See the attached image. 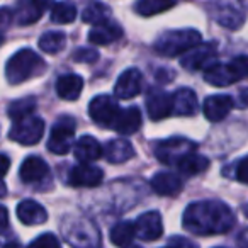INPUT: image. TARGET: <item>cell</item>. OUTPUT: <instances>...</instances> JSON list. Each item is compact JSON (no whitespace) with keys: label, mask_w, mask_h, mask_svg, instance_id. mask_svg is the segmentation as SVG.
<instances>
[{"label":"cell","mask_w":248,"mask_h":248,"mask_svg":"<svg viewBox=\"0 0 248 248\" xmlns=\"http://www.w3.org/2000/svg\"><path fill=\"white\" fill-rule=\"evenodd\" d=\"M184 228L194 234H223L236 223L230 206L219 201H199L187 206L182 217Z\"/></svg>","instance_id":"obj_1"},{"label":"cell","mask_w":248,"mask_h":248,"mask_svg":"<svg viewBox=\"0 0 248 248\" xmlns=\"http://www.w3.org/2000/svg\"><path fill=\"white\" fill-rule=\"evenodd\" d=\"M46 68V63L32 49H19L5 65V77L9 83H22L26 80L38 77Z\"/></svg>","instance_id":"obj_2"},{"label":"cell","mask_w":248,"mask_h":248,"mask_svg":"<svg viewBox=\"0 0 248 248\" xmlns=\"http://www.w3.org/2000/svg\"><path fill=\"white\" fill-rule=\"evenodd\" d=\"M201 45V32L196 29H173L160 34L155 41V51L162 56H179Z\"/></svg>","instance_id":"obj_3"},{"label":"cell","mask_w":248,"mask_h":248,"mask_svg":"<svg viewBox=\"0 0 248 248\" xmlns=\"http://www.w3.org/2000/svg\"><path fill=\"white\" fill-rule=\"evenodd\" d=\"M77 123L73 117L63 116L56 121L49 135L48 148L55 155H66L73 148V138H75Z\"/></svg>","instance_id":"obj_4"},{"label":"cell","mask_w":248,"mask_h":248,"mask_svg":"<svg viewBox=\"0 0 248 248\" xmlns=\"http://www.w3.org/2000/svg\"><path fill=\"white\" fill-rule=\"evenodd\" d=\"M197 148L196 143H192L190 140L186 138H170L158 141L155 145V156L165 165H177L184 156H187L189 153H194Z\"/></svg>","instance_id":"obj_5"},{"label":"cell","mask_w":248,"mask_h":248,"mask_svg":"<svg viewBox=\"0 0 248 248\" xmlns=\"http://www.w3.org/2000/svg\"><path fill=\"white\" fill-rule=\"evenodd\" d=\"M43 133H45V121L38 116H28L12 126L9 138L19 145L32 146L39 143V140L43 138Z\"/></svg>","instance_id":"obj_6"},{"label":"cell","mask_w":248,"mask_h":248,"mask_svg":"<svg viewBox=\"0 0 248 248\" xmlns=\"http://www.w3.org/2000/svg\"><path fill=\"white\" fill-rule=\"evenodd\" d=\"M119 110L121 109L117 102L110 95H97L89 104V114L93 119V123L109 129H112Z\"/></svg>","instance_id":"obj_7"},{"label":"cell","mask_w":248,"mask_h":248,"mask_svg":"<svg viewBox=\"0 0 248 248\" xmlns=\"http://www.w3.org/2000/svg\"><path fill=\"white\" fill-rule=\"evenodd\" d=\"M217 49L214 43L209 45H199L186 53L182 58V66L187 70H207L216 63Z\"/></svg>","instance_id":"obj_8"},{"label":"cell","mask_w":248,"mask_h":248,"mask_svg":"<svg viewBox=\"0 0 248 248\" xmlns=\"http://www.w3.org/2000/svg\"><path fill=\"white\" fill-rule=\"evenodd\" d=\"M135 233L145 241L158 240L163 234V223L162 216L156 211H148V213L141 214L135 223Z\"/></svg>","instance_id":"obj_9"},{"label":"cell","mask_w":248,"mask_h":248,"mask_svg":"<svg viewBox=\"0 0 248 248\" xmlns=\"http://www.w3.org/2000/svg\"><path fill=\"white\" fill-rule=\"evenodd\" d=\"M143 85V75L140 70L128 68L126 72L121 73L117 78L116 87H114V95L117 99H133L140 93Z\"/></svg>","instance_id":"obj_10"},{"label":"cell","mask_w":248,"mask_h":248,"mask_svg":"<svg viewBox=\"0 0 248 248\" xmlns=\"http://www.w3.org/2000/svg\"><path fill=\"white\" fill-rule=\"evenodd\" d=\"M104 179V172L90 163H80L70 170L68 184L73 187H97Z\"/></svg>","instance_id":"obj_11"},{"label":"cell","mask_w":248,"mask_h":248,"mask_svg":"<svg viewBox=\"0 0 248 248\" xmlns=\"http://www.w3.org/2000/svg\"><path fill=\"white\" fill-rule=\"evenodd\" d=\"M234 107V100L230 95H211L204 100V116L211 121V123H219L223 121L231 109Z\"/></svg>","instance_id":"obj_12"},{"label":"cell","mask_w":248,"mask_h":248,"mask_svg":"<svg viewBox=\"0 0 248 248\" xmlns=\"http://www.w3.org/2000/svg\"><path fill=\"white\" fill-rule=\"evenodd\" d=\"M49 0H21L16 9V21L21 26H29L39 21L48 7Z\"/></svg>","instance_id":"obj_13"},{"label":"cell","mask_w":248,"mask_h":248,"mask_svg":"<svg viewBox=\"0 0 248 248\" xmlns=\"http://www.w3.org/2000/svg\"><path fill=\"white\" fill-rule=\"evenodd\" d=\"M146 110L153 121H162L172 114V97L162 90H152L146 97Z\"/></svg>","instance_id":"obj_14"},{"label":"cell","mask_w":248,"mask_h":248,"mask_svg":"<svg viewBox=\"0 0 248 248\" xmlns=\"http://www.w3.org/2000/svg\"><path fill=\"white\" fill-rule=\"evenodd\" d=\"M141 126V112H140L138 107H128V109H121L119 114L116 117V123H114L112 129L119 135H133L136 133Z\"/></svg>","instance_id":"obj_15"},{"label":"cell","mask_w":248,"mask_h":248,"mask_svg":"<svg viewBox=\"0 0 248 248\" xmlns=\"http://www.w3.org/2000/svg\"><path fill=\"white\" fill-rule=\"evenodd\" d=\"M49 173V167L46 165V162L39 156H28L22 162L21 169H19V175L21 180L26 184H34L39 180L46 179Z\"/></svg>","instance_id":"obj_16"},{"label":"cell","mask_w":248,"mask_h":248,"mask_svg":"<svg viewBox=\"0 0 248 248\" xmlns=\"http://www.w3.org/2000/svg\"><path fill=\"white\" fill-rule=\"evenodd\" d=\"M17 217L21 223L28 224V226H36V224H43L46 219H48V213L46 209L41 206L39 202L31 199L22 201L17 206Z\"/></svg>","instance_id":"obj_17"},{"label":"cell","mask_w":248,"mask_h":248,"mask_svg":"<svg viewBox=\"0 0 248 248\" xmlns=\"http://www.w3.org/2000/svg\"><path fill=\"white\" fill-rule=\"evenodd\" d=\"M102 156L109 163H123L135 156V148L128 140H112L102 148Z\"/></svg>","instance_id":"obj_18"},{"label":"cell","mask_w":248,"mask_h":248,"mask_svg":"<svg viewBox=\"0 0 248 248\" xmlns=\"http://www.w3.org/2000/svg\"><path fill=\"white\" fill-rule=\"evenodd\" d=\"M197 110V95L192 89H179L172 95V114L192 116Z\"/></svg>","instance_id":"obj_19"},{"label":"cell","mask_w":248,"mask_h":248,"mask_svg":"<svg viewBox=\"0 0 248 248\" xmlns=\"http://www.w3.org/2000/svg\"><path fill=\"white\" fill-rule=\"evenodd\" d=\"M83 80L75 73H66L56 80V93L63 100H77L82 93Z\"/></svg>","instance_id":"obj_20"},{"label":"cell","mask_w":248,"mask_h":248,"mask_svg":"<svg viewBox=\"0 0 248 248\" xmlns=\"http://www.w3.org/2000/svg\"><path fill=\"white\" fill-rule=\"evenodd\" d=\"M123 36V29L117 22H102L99 26H93L89 32V39L93 45H110V43L117 41Z\"/></svg>","instance_id":"obj_21"},{"label":"cell","mask_w":248,"mask_h":248,"mask_svg":"<svg viewBox=\"0 0 248 248\" xmlns=\"http://www.w3.org/2000/svg\"><path fill=\"white\" fill-rule=\"evenodd\" d=\"M152 189L160 196H175L182 190V180L172 172H158L152 179Z\"/></svg>","instance_id":"obj_22"},{"label":"cell","mask_w":248,"mask_h":248,"mask_svg":"<svg viewBox=\"0 0 248 248\" xmlns=\"http://www.w3.org/2000/svg\"><path fill=\"white\" fill-rule=\"evenodd\" d=\"M204 80L214 87H228L236 82L238 78L233 70H231L230 63H226V65H223V63H214L213 66H209V68L206 70Z\"/></svg>","instance_id":"obj_23"},{"label":"cell","mask_w":248,"mask_h":248,"mask_svg":"<svg viewBox=\"0 0 248 248\" xmlns=\"http://www.w3.org/2000/svg\"><path fill=\"white\" fill-rule=\"evenodd\" d=\"M75 156L78 162L82 163H90L93 160L102 156V146L92 136H82L78 141L75 143Z\"/></svg>","instance_id":"obj_24"},{"label":"cell","mask_w":248,"mask_h":248,"mask_svg":"<svg viewBox=\"0 0 248 248\" xmlns=\"http://www.w3.org/2000/svg\"><path fill=\"white\" fill-rule=\"evenodd\" d=\"M213 17L217 24L228 29H240L245 24V14L231 5H221L213 11Z\"/></svg>","instance_id":"obj_25"},{"label":"cell","mask_w":248,"mask_h":248,"mask_svg":"<svg viewBox=\"0 0 248 248\" xmlns=\"http://www.w3.org/2000/svg\"><path fill=\"white\" fill-rule=\"evenodd\" d=\"M177 169L184 173V175H199V173L206 172L209 169V160L202 155H197L196 152L189 153L187 156H184L179 163H177Z\"/></svg>","instance_id":"obj_26"},{"label":"cell","mask_w":248,"mask_h":248,"mask_svg":"<svg viewBox=\"0 0 248 248\" xmlns=\"http://www.w3.org/2000/svg\"><path fill=\"white\" fill-rule=\"evenodd\" d=\"M135 236H136L135 223H129V221L117 223L116 226L110 230V241L119 248H129L133 245Z\"/></svg>","instance_id":"obj_27"},{"label":"cell","mask_w":248,"mask_h":248,"mask_svg":"<svg viewBox=\"0 0 248 248\" xmlns=\"http://www.w3.org/2000/svg\"><path fill=\"white\" fill-rule=\"evenodd\" d=\"M109 17H110V9L106 4H102V2H97V0L90 2L89 5H85V9L82 12L83 22L92 26H99L102 22H107Z\"/></svg>","instance_id":"obj_28"},{"label":"cell","mask_w":248,"mask_h":248,"mask_svg":"<svg viewBox=\"0 0 248 248\" xmlns=\"http://www.w3.org/2000/svg\"><path fill=\"white\" fill-rule=\"evenodd\" d=\"M177 0H138L135 4V12L140 16H150L162 14V12L169 11V9L175 7Z\"/></svg>","instance_id":"obj_29"},{"label":"cell","mask_w":248,"mask_h":248,"mask_svg":"<svg viewBox=\"0 0 248 248\" xmlns=\"http://www.w3.org/2000/svg\"><path fill=\"white\" fill-rule=\"evenodd\" d=\"M66 45V36L60 31H49L39 38V48L41 51L49 53V55H56L60 53Z\"/></svg>","instance_id":"obj_30"},{"label":"cell","mask_w":248,"mask_h":248,"mask_svg":"<svg viewBox=\"0 0 248 248\" xmlns=\"http://www.w3.org/2000/svg\"><path fill=\"white\" fill-rule=\"evenodd\" d=\"M36 109V99L34 97H24V99L14 100V102L9 106V116L17 123V121L24 119L28 116H32Z\"/></svg>","instance_id":"obj_31"},{"label":"cell","mask_w":248,"mask_h":248,"mask_svg":"<svg viewBox=\"0 0 248 248\" xmlns=\"http://www.w3.org/2000/svg\"><path fill=\"white\" fill-rule=\"evenodd\" d=\"M77 17V9L70 2H58L51 9V21L56 24H70Z\"/></svg>","instance_id":"obj_32"},{"label":"cell","mask_w":248,"mask_h":248,"mask_svg":"<svg viewBox=\"0 0 248 248\" xmlns=\"http://www.w3.org/2000/svg\"><path fill=\"white\" fill-rule=\"evenodd\" d=\"M230 66H231V70L234 72V75H236L238 80L248 77V56L247 55H241V56L233 58L230 62Z\"/></svg>","instance_id":"obj_33"},{"label":"cell","mask_w":248,"mask_h":248,"mask_svg":"<svg viewBox=\"0 0 248 248\" xmlns=\"http://www.w3.org/2000/svg\"><path fill=\"white\" fill-rule=\"evenodd\" d=\"M29 248H60V241L53 233H45L36 238Z\"/></svg>","instance_id":"obj_34"},{"label":"cell","mask_w":248,"mask_h":248,"mask_svg":"<svg viewBox=\"0 0 248 248\" xmlns=\"http://www.w3.org/2000/svg\"><path fill=\"white\" fill-rule=\"evenodd\" d=\"M97 58H99V53L93 51V49H87V48L77 49L75 55H73V60L80 63H93V62H97Z\"/></svg>","instance_id":"obj_35"},{"label":"cell","mask_w":248,"mask_h":248,"mask_svg":"<svg viewBox=\"0 0 248 248\" xmlns=\"http://www.w3.org/2000/svg\"><path fill=\"white\" fill-rule=\"evenodd\" d=\"M12 12L9 9H0V45L4 43V34L12 24Z\"/></svg>","instance_id":"obj_36"},{"label":"cell","mask_w":248,"mask_h":248,"mask_svg":"<svg viewBox=\"0 0 248 248\" xmlns=\"http://www.w3.org/2000/svg\"><path fill=\"white\" fill-rule=\"evenodd\" d=\"M234 177H236L238 182L248 184V156L241 158L236 163V167H234Z\"/></svg>","instance_id":"obj_37"},{"label":"cell","mask_w":248,"mask_h":248,"mask_svg":"<svg viewBox=\"0 0 248 248\" xmlns=\"http://www.w3.org/2000/svg\"><path fill=\"white\" fill-rule=\"evenodd\" d=\"M170 247H173V248H197V245L192 243L190 240H187V238L173 236L172 238V245H170Z\"/></svg>","instance_id":"obj_38"},{"label":"cell","mask_w":248,"mask_h":248,"mask_svg":"<svg viewBox=\"0 0 248 248\" xmlns=\"http://www.w3.org/2000/svg\"><path fill=\"white\" fill-rule=\"evenodd\" d=\"M9 226V213L4 206H0V233L5 231Z\"/></svg>","instance_id":"obj_39"},{"label":"cell","mask_w":248,"mask_h":248,"mask_svg":"<svg viewBox=\"0 0 248 248\" xmlns=\"http://www.w3.org/2000/svg\"><path fill=\"white\" fill-rule=\"evenodd\" d=\"M238 106H240L241 109H247L248 107V87L240 89V93H238Z\"/></svg>","instance_id":"obj_40"},{"label":"cell","mask_w":248,"mask_h":248,"mask_svg":"<svg viewBox=\"0 0 248 248\" xmlns=\"http://www.w3.org/2000/svg\"><path fill=\"white\" fill-rule=\"evenodd\" d=\"M9 167H11V160H9V156L5 155H0V179L7 173Z\"/></svg>","instance_id":"obj_41"},{"label":"cell","mask_w":248,"mask_h":248,"mask_svg":"<svg viewBox=\"0 0 248 248\" xmlns=\"http://www.w3.org/2000/svg\"><path fill=\"white\" fill-rule=\"evenodd\" d=\"M4 248H22V247L19 243H9V245H5Z\"/></svg>","instance_id":"obj_42"},{"label":"cell","mask_w":248,"mask_h":248,"mask_svg":"<svg viewBox=\"0 0 248 248\" xmlns=\"http://www.w3.org/2000/svg\"><path fill=\"white\" fill-rule=\"evenodd\" d=\"M241 4H245L248 7V0H241Z\"/></svg>","instance_id":"obj_43"},{"label":"cell","mask_w":248,"mask_h":248,"mask_svg":"<svg viewBox=\"0 0 248 248\" xmlns=\"http://www.w3.org/2000/svg\"><path fill=\"white\" fill-rule=\"evenodd\" d=\"M129 248H138V247H133V245H131V247H129Z\"/></svg>","instance_id":"obj_44"},{"label":"cell","mask_w":248,"mask_h":248,"mask_svg":"<svg viewBox=\"0 0 248 248\" xmlns=\"http://www.w3.org/2000/svg\"><path fill=\"white\" fill-rule=\"evenodd\" d=\"M165 248H173V247H165Z\"/></svg>","instance_id":"obj_45"},{"label":"cell","mask_w":248,"mask_h":248,"mask_svg":"<svg viewBox=\"0 0 248 248\" xmlns=\"http://www.w3.org/2000/svg\"><path fill=\"white\" fill-rule=\"evenodd\" d=\"M217 248H221V247H217Z\"/></svg>","instance_id":"obj_46"}]
</instances>
